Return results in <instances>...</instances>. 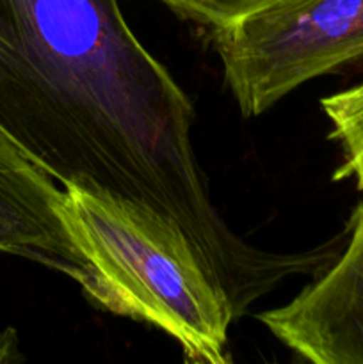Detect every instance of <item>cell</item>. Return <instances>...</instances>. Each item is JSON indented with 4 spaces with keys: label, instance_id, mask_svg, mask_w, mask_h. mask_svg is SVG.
<instances>
[{
    "label": "cell",
    "instance_id": "obj_6",
    "mask_svg": "<svg viewBox=\"0 0 363 364\" xmlns=\"http://www.w3.org/2000/svg\"><path fill=\"white\" fill-rule=\"evenodd\" d=\"M320 109L330 121V139L342 151L333 180L354 181L363 194V82L322 98Z\"/></svg>",
    "mask_w": 363,
    "mask_h": 364
},
{
    "label": "cell",
    "instance_id": "obj_2",
    "mask_svg": "<svg viewBox=\"0 0 363 364\" xmlns=\"http://www.w3.org/2000/svg\"><path fill=\"white\" fill-rule=\"evenodd\" d=\"M59 215L91 270L84 295L178 343L185 361L231 363L230 299L187 235L128 199L64 185Z\"/></svg>",
    "mask_w": 363,
    "mask_h": 364
},
{
    "label": "cell",
    "instance_id": "obj_4",
    "mask_svg": "<svg viewBox=\"0 0 363 364\" xmlns=\"http://www.w3.org/2000/svg\"><path fill=\"white\" fill-rule=\"evenodd\" d=\"M256 320L313 364H363V199L352 210L337 258L290 302Z\"/></svg>",
    "mask_w": 363,
    "mask_h": 364
},
{
    "label": "cell",
    "instance_id": "obj_3",
    "mask_svg": "<svg viewBox=\"0 0 363 364\" xmlns=\"http://www.w3.org/2000/svg\"><path fill=\"white\" fill-rule=\"evenodd\" d=\"M210 36L238 112L256 117L306 82L363 63V0H276Z\"/></svg>",
    "mask_w": 363,
    "mask_h": 364
},
{
    "label": "cell",
    "instance_id": "obj_1",
    "mask_svg": "<svg viewBox=\"0 0 363 364\" xmlns=\"http://www.w3.org/2000/svg\"><path fill=\"white\" fill-rule=\"evenodd\" d=\"M196 109L117 0H0V135L56 181L128 199L189 237L235 318L322 245L278 252L230 226L194 144Z\"/></svg>",
    "mask_w": 363,
    "mask_h": 364
},
{
    "label": "cell",
    "instance_id": "obj_7",
    "mask_svg": "<svg viewBox=\"0 0 363 364\" xmlns=\"http://www.w3.org/2000/svg\"><path fill=\"white\" fill-rule=\"evenodd\" d=\"M173 13L201 27H228L276 0H162Z\"/></svg>",
    "mask_w": 363,
    "mask_h": 364
},
{
    "label": "cell",
    "instance_id": "obj_5",
    "mask_svg": "<svg viewBox=\"0 0 363 364\" xmlns=\"http://www.w3.org/2000/svg\"><path fill=\"white\" fill-rule=\"evenodd\" d=\"M64 188L0 135V252L57 270L84 290L91 270L59 215Z\"/></svg>",
    "mask_w": 363,
    "mask_h": 364
}]
</instances>
